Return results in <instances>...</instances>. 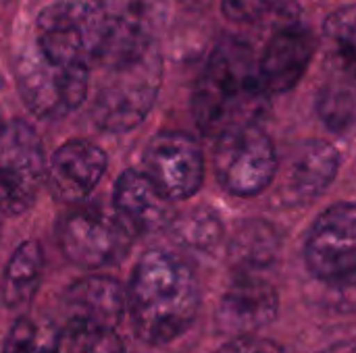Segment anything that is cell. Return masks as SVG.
Wrapping results in <instances>:
<instances>
[{"label":"cell","instance_id":"6da1fadb","mask_svg":"<svg viewBox=\"0 0 356 353\" xmlns=\"http://www.w3.org/2000/svg\"><path fill=\"white\" fill-rule=\"evenodd\" d=\"M198 306L200 289L188 262L165 250L140 258L125 298L138 339L150 345L175 341L192 327Z\"/></svg>","mask_w":356,"mask_h":353},{"label":"cell","instance_id":"7a4b0ae2","mask_svg":"<svg viewBox=\"0 0 356 353\" xmlns=\"http://www.w3.org/2000/svg\"><path fill=\"white\" fill-rule=\"evenodd\" d=\"M194 117L207 135L254 125L269 106L252 50L236 37L223 40L207 60L194 92Z\"/></svg>","mask_w":356,"mask_h":353},{"label":"cell","instance_id":"3957f363","mask_svg":"<svg viewBox=\"0 0 356 353\" xmlns=\"http://www.w3.org/2000/svg\"><path fill=\"white\" fill-rule=\"evenodd\" d=\"M106 71L108 75L92 102V119L108 133L131 131L146 119L156 102L163 77L161 54L152 46L142 56L108 67Z\"/></svg>","mask_w":356,"mask_h":353},{"label":"cell","instance_id":"277c9868","mask_svg":"<svg viewBox=\"0 0 356 353\" xmlns=\"http://www.w3.org/2000/svg\"><path fill=\"white\" fill-rule=\"evenodd\" d=\"M213 164L225 191L250 198L265 191L275 177V146L259 123L236 127L217 135Z\"/></svg>","mask_w":356,"mask_h":353},{"label":"cell","instance_id":"5b68a950","mask_svg":"<svg viewBox=\"0 0 356 353\" xmlns=\"http://www.w3.org/2000/svg\"><path fill=\"white\" fill-rule=\"evenodd\" d=\"M17 83L23 102L33 114L42 119H63L86 100L90 71L81 64L50 60L38 48H31L19 58Z\"/></svg>","mask_w":356,"mask_h":353},{"label":"cell","instance_id":"8992f818","mask_svg":"<svg viewBox=\"0 0 356 353\" xmlns=\"http://www.w3.org/2000/svg\"><path fill=\"white\" fill-rule=\"evenodd\" d=\"M35 48L50 60L88 67L98 58V19L92 0H60L35 19Z\"/></svg>","mask_w":356,"mask_h":353},{"label":"cell","instance_id":"52a82bcc","mask_svg":"<svg viewBox=\"0 0 356 353\" xmlns=\"http://www.w3.org/2000/svg\"><path fill=\"white\" fill-rule=\"evenodd\" d=\"M44 179V152L38 133L23 121L0 125V212H25Z\"/></svg>","mask_w":356,"mask_h":353},{"label":"cell","instance_id":"ba28073f","mask_svg":"<svg viewBox=\"0 0 356 353\" xmlns=\"http://www.w3.org/2000/svg\"><path fill=\"white\" fill-rule=\"evenodd\" d=\"M131 237L115 214L98 208L73 210L58 225L63 254L81 268H102L117 262L127 254Z\"/></svg>","mask_w":356,"mask_h":353},{"label":"cell","instance_id":"9c48e42d","mask_svg":"<svg viewBox=\"0 0 356 353\" xmlns=\"http://www.w3.org/2000/svg\"><path fill=\"white\" fill-rule=\"evenodd\" d=\"M309 270L327 283L353 281L356 266V210L353 202L327 208L311 227L305 243Z\"/></svg>","mask_w":356,"mask_h":353},{"label":"cell","instance_id":"30bf717a","mask_svg":"<svg viewBox=\"0 0 356 353\" xmlns=\"http://www.w3.org/2000/svg\"><path fill=\"white\" fill-rule=\"evenodd\" d=\"M98 19V58L104 69L150 50L152 12L146 0H92Z\"/></svg>","mask_w":356,"mask_h":353},{"label":"cell","instance_id":"8fae6325","mask_svg":"<svg viewBox=\"0 0 356 353\" xmlns=\"http://www.w3.org/2000/svg\"><path fill=\"white\" fill-rule=\"evenodd\" d=\"M144 173L171 202L194 196L204 179L200 144L184 131L156 135L144 152Z\"/></svg>","mask_w":356,"mask_h":353},{"label":"cell","instance_id":"7c38bea8","mask_svg":"<svg viewBox=\"0 0 356 353\" xmlns=\"http://www.w3.org/2000/svg\"><path fill=\"white\" fill-rule=\"evenodd\" d=\"M317 50L315 35L298 21L282 23L269 35L261 58H257L259 75L269 94L292 89L309 69Z\"/></svg>","mask_w":356,"mask_h":353},{"label":"cell","instance_id":"4fadbf2b","mask_svg":"<svg viewBox=\"0 0 356 353\" xmlns=\"http://www.w3.org/2000/svg\"><path fill=\"white\" fill-rule=\"evenodd\" d=\"M280 310L277 291L254 273H242L221 295L217 322L238 335H252L275 320Z\"/></svg>","mask_w":356,"mask_h":353},{"label":"cell","instance_id":"5bb4252c","mask_svg":"<svg viewBox=\"0 0 356 353\" xmlns=\"http://www.w3.org/2000/svg\"><path fill=\"white\" fill-rule=\"evenodd\" d=\"M115 216L131 235H146L169 227L173 221L171 200L148 179L144 171L121 173L113 191Z\"/></svg>","mask_w":356,"mask_h":353},{"label":"cell","instance_id":"9a60e30c","mask_svg":"<svg viewBox=\"0 0 356 353\" xmlns=\"http://www.w3.org/2000/svg\"><path fill=\"white\" fill-rule=\"evenodd\" d=\"M106 154L88 139L63 144L48 164V183L52 193L63 202L86 200L106 173Z\"/></svg>","mask_w":356,"mask_h":353},{"label":"cell","instance_id":"2e32d148","mask_svg":"<svg viewBox=\"0 0 356 353\" xmlns=\"http://www.w3.org/2000/svg\"><path fill=\"white\" fill-rule=\"evenodd\" d=\"M340 169L338 150L323 139H313L300 146L294 154L282 183V198L288 204H305L319 198L336 179Z\"/></svg>","mask_w":356,"mask_h":353},{"label":"cell","instance_id":"e0dca14e","mask_svg":"<svg viewBox=\"0 0 356 353\" xmlns=\"http://www.w3.org/2000/svg\"><path fill=\"white\" fill-rule=\"evenodd\" d=\"M63 308L67 320L117 329L125 310V293L111 277H86L67 289Z\"/></svg>","mask_w":356,"mask_h":353},{"label":"cell","instance_id":"ac0fdd59","mask_svg":"<svg viewBox=\"0 0 356 353\" xmlns=\"http://www.w3.org/2000/svg\"><path fill=\"white\" fill-rule=\"evenodd\" d=\"M42 266L44 256L38 241L27 239L13 252L0 283V300L6 308L25 310L31 304L42 281Z\"/></svg>","mask_w":356,"mask_h":353},{"label":"cell","instance_id":"d6986e66","mask_svg":"<svg viewBox=\"0 0 356 353\" xmlns=\"http://www.w3.org/2000/svg\"><path fill=\"white\" fill-rule=\"evenodd\" d=\"M334 77L319 89L317 110L327 129L346 133L355 123V73L334 69Z\"/></svg>","mask_w":356,"mask_h":353},{"label":"cell","instance_id":"ffe728a7","mask_svg":"<svg viewBox=\"0 0 356 353\" xmlns=\"http://www.w3.org/2000/svg\"><path fill=\"white\" fill-rule=\"evenodd\" d=\"M58 353H125L115 329L67 320L58 329Z\"/></svg>","mask_w":356,"mask_h":353},{"label":"cell","instance_id":"44dd1931","mask_svg":"<svg viewBox=\"0 0 356 353\" xmlns=\"http://www.w3.org/2000/svg\"><path fill=\"white\" fill-rule=\"evenodd\" d=\"M232 252L242 273H252L267 266L277 254L275 231L265 223H248L242 231H238Z\"/></svg>","mask_w":356,"mask_h":353},{"label":"cell","instance_id":"7402d4cb","mask_svg":"<svg viewBox=\"0 0 356 353\" xmlns=\"http://www.w3.org/2000/svg\"><path fill=\"white\" fill-rule=\"evenodd\" d=\"M173 237L192 250H211L221 241L223 225L211 208H194L169 223Z\"/></svg>","mask_w":356,"mask_h":353},{"label":"cell","instance_id":"603a6c76","mask_svg":"<svg viewBox=\"0 0 356 353\" xmlns=\"http://www.w3.org/2000/svg\"><path fill=\"white\" fill-rule=\"evenodd\" d=\"M323 35L327 40L330 54H332V60L336 62V69L355 73V6L348 4L336 10L334 15H330L323 25Z\"/></svg>","mask_w":356,"mask_h":353},{"label":"cell","instance_id":"cb8c5ba5","mask_svg":"<svg viewBox=\"0 0 356 353\" xmlns=\"http://www.w3.org/2000/svg\"><path fill=\"white\" fill-rule=\"evenodd\" d=\"M0 353H58V329L48 322L21 318L10 329Z\"/></svg>","mask_w":356,"mask_h":353},{"label":"cell","instance_id":"d4e9b609","mask_svg":"<svg viewBox=\"0 0 356 353\" xmlns=\"http://www.w3.org/2000/svg\"><path fill=\"white\" fill-rule=\"evenodd\" d=\"M277 0H221V8L227 19L236 23H257L261 21Z\"/></svg>","mask_w":356,"mask_h":353},{"label":"cell","instance_id":"484cf974","mask_svg":"<svg viewBox=\"0 0 356 353\" xmlns=\"http://www.w3.org/2000/svg\"><path fill=\"white\" fill-rule=\"evenodd\" d=\"M217 353H284V350L269 339H261L254 335H240L232 343L223 345Z\"/></svg>","mask_w":356,"mask_h":353},{"label":"cell","instance_id":"4316f807","mask_svg":"<svg viewBox=\"0 0 356 353\" xmlns=\"http://www.w3.org/2000/svg\"><path fill=\"white\" fill-rule=\"evenodd\" d=\"M321 353H355V345L350 341L348 343H338V345H334V347H330V350Z\"/></svg>","mask_w":356,"mask_h":353},{"label":"cell","instance_id":"83f0119b","mask_svg":"<svg viewBox=\"0 0 356 353\" xmlns=\"http://www.w3.org/2000/svg\"><path fill=\"white\" fill-rule=\"evenodd\" d=\"M184 4H188L190 8H204L211 0H181Z\"/></svg>","mask_w":356,"mask_h":353}]
</instances>
